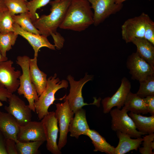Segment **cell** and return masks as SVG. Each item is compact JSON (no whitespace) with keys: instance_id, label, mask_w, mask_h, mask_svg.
Masks as SVG:
<instances>
[{"instance_id":"cell-1","label":"cell","mask_w":154,"mask_h":154,"mask_svg":"<svg viewBox=\"0 0 154 154\" xmlns=\"http://www.w3.org/2000/svg\"><path fill=\"white\" fill-rule=\"evenodd\" d=\"M94 13L87 0H71L61 29L81 32L93 24Z\"/></svg>"},{"instance_id":"cell-2","label":"cell","mask_w":154,"mask_h":154,"mask_svg":"<svg viewBox=\"0 0 154 154\" xmlns=\"http://www.w3.org/2000/svg\"><path fill=\"white\" fill-rule=\"evenodd\" d=\"M71 0L50 1L51 12L48 15H43L37 18L33 24L41 35L48 37L57 31L64 19Z\"/></svg>"},{"instance_id":"cell-3","label":"cell","mask_w":154,"mask_h":154,"mask_svg":"<svg viewBox=\"0 0 154 154\" xmlns=\"http://www.w3.org/2000/svg\"><path fill=\"white\" fill-rule=\"evenodd\" d=\"M56 73L47 79L45 89L35 102V112L40 120L42 119L48 113V109L56 99L55 94L59 89L66 88L68 86V81L65 80H60Z\"/></svg>"},{"instance_id":"cell-4","label":"cell","mask_w":154,"mask_h":154,"mask_svg":"<svg viewBox=\"0 0 154 154\" xmlns=\"http://www.w3.org/2000/svg\"><path fill=\"white\" fill-rule=\"evenodd\" d=\"M30 59L25 55L19 56L17 57L16 63L20 66L22 71V74L19 78L20 84L17 91L19 95H24L28 102L30 109L35 112L34 103L38 100L39 96L30 76Z\"/></svg>"},{"instance_id":"cell-5","label":"cell","mask_w":154,"mask_h":154,"mask_svg":"<svg viewBox=\"0 0 154 154\" xmlns=\"http://www.w3.org/2000/svg\"><path fill=\"white\" fill-rule=\"evenodd\" d=\"M93 76L85 74L84 77L76 81L71 75H68L67 78L70 84L69 93L65 97V100L68 102L70 108L74 113L78 110L85 106L90 104L99 105L101 99H97L96 98L93 103L88 104L84 103L82 96V90L84 85L88 82L91 80Z\"/></svg>"},{"instance_id":"cell-6","label":"cell","mask_w":154,"mask_h":154,"mask_svg":"<svg viewBox=\"0 0 154 154\" xmlns=\"http://www.w3.org/2000/svg\"><path fill=\"white\" fill-rule=\"evenodd\" d=\"M127 112L123 106L121 110L117 108L110 111L112 130L126 134L131 137L135 138L145 135L137 130L133 120L128 115Z\"/></svg>"},{"instance_id":"cell-7","label":"cell","mask_w":154,"mask_h":154,"mask_svg":"<svg viewBox=\"0 0 154 154\" xmlns=\"http://www.w3.org/2000/svg\"><path fill=\"white\" fill-rule=\"evenodd\" d=\"M64 101L63 103L56 104L55 112L59 127L60 135L57 145L60 151L66 144L69 124L74 114L70 108L68 101L67 100Z\"/></svg>"},{"instance_id":"cell-8","label":"cell","mask_w":154,"mask_h":154,"mask_svg":"<svg viewBox=\"0 0 154 154\" xmlns=\"http://www.w3.org/2000/svg\"><path fill=\"white\" fill-rule=\"evenodd\" d=\"M149 17L144 13L127 20L122 25V39L126 43L135 38L144 37L146 23Z\"/></svg>"},{"instance_id":"cell-9","label":"cell","mask_w":154,"mask_h":154,"mask_svg":"<svg viewBox=\"0 0 154 154\" xmlns=\"http://www.w3.org/2000/svg\"><path fill=\"white\" fill-rule=\"evenodd\" d=\"M94 11V25L96 26L103 22L110 15L119 11L123 4L116 3V0H87Z\"/></svg>"},{"instance_id":"cell-10","label":"cell","mask_w":154,"mask_h":154,"mask_svg":"<svg viewBox=\"0 0 154 154\" xmlns=\"http://www.w3.org/2000/svg\"><path fill=\"white\" fill-rule=\"evenodd\" d=\"M46 141L47 149L53 154H60L61 152L57 143L59 129L55 112H49L42 119Z\"/></svg>"},{"instance_id":"cell-11","label":"cell","mask_w":154,"mask_h":154,"mask_svg":"<svg viewBox=\"0 0 154 154\" xmlns=\"http://www.w3.org/2000/svg\"><path fill=\"white\" fill-rule=\"evenodd\" d=\"M8 101L9 105L5 106V109L15 118L20 126H24L31 121L32 110L29 105H26L18 96L13 94Z\"/></svg>"},{"instance_id":"cell-12","label":"cell","mask_w":154,"mask_h":154,"mask_svg":"<svg viewBox=\"0 0 154 154\" xmlns=\"http://www.w3.org/2000/svg\"><path fill=\"white\" fill-rule=\"evenodd\" d=\"M13 62L11 60L3 61L0 63V86L5 88L13 94L18 88L20 83L19 77L21 71L15 70L12 66Z\"/></svg>"},{"instance_id":"cell-13","label":"cell","mask_w":154,"mask_h":154,"mask_svg":"<svg viewBox=\"0 0 154 154\" xmlns=\"http://www.w3.org/2000/svg\"><path fill=\"white\" fill-rule=\"evenodd\" d=\"M126 65L133 80L139 82L154 74V67L141 57L136 52L132 53L128 57Z\"/></svg>"},{"instance_id":"cell-14","label":"cell","mask_w":154,"mask_h":154,"mask_svg":"<svg viewBox=\"0 0 154 154\" xmlns=\"http://www.w3.org/2000/svg\"><path fill=\"white\" fill-rule=\"evenodd\" d=\"M131 88L130 82L127 78L123 77L121 80L119 87L116 93L112 97H108L102 100V103L103 112L104 114L109 113L112 108L115 106L120 109L124 105Z\"/></svg>"},{"instance_id":"cell-15","label":"cell","mask_w":154,"mask_h":154,"mask_svg":"<svg viewBox=\"0 0 154 154\" xmlns=\"http://www.w3.org/2000/svg\"><path fill=\"white\" fill-rule=\"evenodd\" d=\"M17 140V141L23 142L46 141L44 129L41 121H31L24 126H20Z\"/></svg>"},{"instance_id":"cell-16","label":"cell","mask_w":154,"mask_h":154,"mask_svg":"<svg viewBox=\"0 0 154 154\" xmlns=\"http://www.w3.org/2000/svg\"><path fill=\"white\" fill-rule=\"evenodd\" d=\"M13 27L14 32L25 39L31 46L34 51V57H37L38 51L42 47H46L51 50H55L54 45L49 42L46 36L25 31L15 23H14Z\"/></svg>"},{"instance_id":"cell-17","label":"cell","mask_w":154,"mask_h":154,"mask_svg":"<svg viewBox=\"0 0 154 154\" xmlns=\"http://www.w3.org/2000/svg\"><path fill=\"white\" fill-rule=\"evenodd\" d=\"M70 123L68 131L70 136L78 139L81 135H87L90 129L87 121L85 110L82 108L74 113Z\"/></svg>"},{"instance_id":"cell-18","label":"cell","mask_w":154,"mask_h":154,"mask_svg":"<svg viewBox=\"0 0 154 154\" xmlns=\"http://www.w3.org/2000/svg\"><path fill=\"white\" fill-rule=\"evenodd\" d=\"M20 125L11 114L0 110V130L6 139H12L16 142Z\"/></svg>"},{"instance_id":"cell-19","label":"cell","mask_w":154,"mask_h":154,"mask_svg":"<svg viewBox=\"0 0 154 154\" xmlns=\"http://www.w3.org/2000/svg\"><path fill=\"white\" fill-rule=\"evenodd\" d=\"M37 60V57L30 59L29 73L32 82L39 96L45 89L47 79V75L39 69Z\"/></svg>"},{"instance_id":"cell-20","label":"cell","mask_w":154,"mask_h":154,"mask_svg":"<svg viewBox=\"0 0 154 154\" xmlns=\"http://www.w3.org/2000/svg\"><path fill=\"white\" fill-rule=\"evenodd\" d=\"M116 133L119 140L114 148V154H124L131 150L137 151L143 140L141 137L133 139L126 134L119 131H116Z\"/></svg>"},{"instance_id":"cell-21","label":"cell","mask_w":154,"mask_h":154,"mask_svg":"<svg viewBox=\"0 0 154 154\" xmlns=\"http://www.w3.org/2000/svg\"><path fill=\"white\" fill-rule=\"evenodd\" d=\"M131 42L136 46L138 54L154 67V45L144 37L134 38Z\"/></svg>"},{"instance_id":"cell-22","label":"cell","mask_w":154,"mask_h":154,"mask_svg":"<svg viewBox=\"0 0 154 154\" xmlns=\"http://www.w3.org/2000/svg\"><path fill=\"white\" fill-rule=\"evenodd\" d=\"M123 107L128 112L136 114H145L148 113L144 98L130 91L126 97Z\"/></svg>"},{"instance_id":"cell-23","label":"cell","mask_w":154,"mask_h":154,"mask_svg":"<svg viewBox=\"0 0 154 154\" xmlns=\"http://www.w3.org/2000/svg\"><path fill=\"white\" fill-rule=\"evenodd\" d=\"M129 116L133 120L137 130L145 135L154 132V115L146 117L130 112Z\"/></svg>"},{"instance_id":"cell-24","label":"cell","mask_w":154,"mask_h":154,"mask_svg":"<svg viewBox=\"0 0 154 154\" xmlns=\"http://www.w3.org/2000/svg\"><path fill=\"white\" fill-rule=\"evenodd\" d=\"M87 136L91 140L94 149V151H99L107 154H114L115 147L112 146L105 139L94 129H90Z\"/></svg>"},{"instance_id":"cell-25","label":"cell","mask_w":154,"mask_h":154,"mask_svg":"<svg viewBox=\"0 0 154 154\" xmlns=\"http://www.w3.org/2000/svg\"><path fill=\"white\" fill-rule=\"evenodd\" d=\"M12 17L14 23L18 25L23 30L36 34L41 35L39 31L33 25L29 12L15 15Z\"/></svg>"},{"instance_id":"cell-26","label":"cell","mask_w":154,"mask_h":154,"mask_svg":"<svg viewBox=\"0 0 154 154\" xmlns=\"http://www.w3.org/2000/svg\"><path fill=\"white\" fill-rule=\"evenodd\" d=\"M12 16L7 8L0 11V33L6 34L14 32Z\"/></svg>"},{"instance_id":"cell-27","label":"cell","mask_w":154,"mask_h":154,"mask_svg":"<svg viewBox=\"0 0 154 154\" xmlns=\"http://www.w3.org/2000/svg\"><path fill=\"white\" fill-rule=\"evenodd\" d=\"M44 142L36 141L27 142H16L18 154H37L39 153L38 149Z\"/></svg>"},{"instance_id":"cell-28","label":"cell","mask_w":154,"mask_h":154,"mask_svg":"<svg viewBox=\"0 0 154 154\" xmlns=\"http://www.w3.org/2000/svg\"><path fill=\"white\" fill-rule=\"evenodd\" d=\"M18 35L14 32L6 34L0 33V50L2 55L6 57V52L12 49L15 43Z\"/></svg>"},{"instance_id":"cell-29","label":"cell","mask_w":154,"mask_h":154,"mask_svg":"<svg viewBox=\"0 0 154 154\" xmlns=\"http://www.w3.org/2000/svg\"><path fill=\"white\" fill-rule=\"evenodd\" d=\"M139 89L136 93L141 98L154 95V74L148 76L144 80L139 82Z\"/></svg>"},{"instance_id":"cell-30","label":"cell","mask_w":154,"mask_h":154,"mask_svg":"<svg viewBox=\"0 0 154 154\" xmlns=\"http://www.w3.org/2000/svg\"><path fill=\"white\" fill-rule=\"evenodd\" d=\"M11 15L29 12L26 5L27 0H4Z\"/></svg>"},{"instance_id":"cell-31","label":"cell","mask_w":154,"mask_h":154,"mask_svg":"<svg viewBox=\"0 0 154 154\" xmlns=\"http://www.w3.org/2000/svg\"><path fill=\"white\" fill-rule=\"evenodd\" d=\"M50 0H31L26 5L32 21L34 22L39 17L36 13L37 9L46 5Z\"/></svg>"},{"instance_id":"cell-32","label":"cell","mask_w":154,"mask_h":154,"mask_svg":"<svg viewBox=\"0 0 154 154\" xmlns=\"http://www.w3.org/2000/svg\"><path fill=\"white\" fill-rule=\"evenodd\" d=\"M143 147H139V151L142 154H153L154 134L152 133L143 137Z\"/></svg>"},{"instance_id":"cell-33","label":"cell","mask_w":154,"mask_h":154,"mask_svg":"<svg viewBox=\"0 0 154 154\" xmlns=\"http://www.w3.org/2000/svg\"><path fill=\"white\" fill-rule=\"evenodd\" d=\"M144 38L154 45V22L150 17L145 24Z\"/></svg>"},{"instance_id":"cell-34","label":"cell","mask_w":154,"mask_h":154,"mask_svg":"<svg viewBox=\"0 0 154 154\" xmlns=\"http://www.w3.org/2000/svg\"><path fill=\"white\" fill-rule=\"evenodd\" d=\"M5 146L7 154H18L16 146V142L13 139H6Z\"/></svg>"},{"instance_id":"cell-35","label":"cell","mask_w":154,"mask_h":154,"mask_svg":"<svg viewBox=\"0 0 154 154\" xmlns=\"http://www.w3.org/2000/svg\"><path fill=\"white\" fill-rule=\"evenodd\" d=\"M54 40V45L57 50L61 49L63 47L64 42V39L60 34L56 32L52 34L51 35Z\"/></svg>"},{"instance_id":"cell-36","label":"cell","mask_w":154,"mask_h":154,"mask_svg":"<svg viewBox=\"0 0 154 154\" xmlns=\"http://www.w3.org/2000/svg\"><path fill=\"white\" fill-rule=\"evenodd\" d=\"M148 113L154 115V95L149 96L144 98Z\"/></svg>"},{"instance_id":"cell-37","label":"cell","mask_w":154,"mask_h":154,"mask_svg":"<svg viewBox=\"0 0 154 154\" xmlns=\"http://www.w3.org/2000/svg\"><path fill=\"white\" fill-rule=\"evenodd\" d=\"M12 94L9 93L5 88L0 86V101L7 102ZM2 105L3 104L0 101V106Z\"/></svg>"},{"instance_id":"cell-38","label":"cell","mask_w":154,"mask_h":154,"mask_svg":"<svg viewBox=\"0 0 154 154\" xmlns=\"http://www.w3.org/2000/svg\"><path fill=\"white\" fill-rule=\"evenodd\" d=\"M6 139L0 130V154H7L5 146Z\"/></svg>"},{"instance_id":"cell-39","label":"cell","mask_w":154,"mask_h":154,"mask_svg":"<svg viewBox=\"0 0 154 154\" xmlns=\"http://www.w3.org/2000/svg\"><path fill=\"white\" fill-rule=\"evenodd\" d=\"M6 8H7L5 4L4 0H1L0 1V11Z\"/></svg>"},{"instance_id":"cell-40","label":"cell","mask_w":154,"mask_h":154,"mask_svg":"<svg viewBox=\"0 0 154 154\" xmlns=\"http://www.w3.org/2000/svg\"><path fill=\"white\" fill-rule=\"evenodd\" d=\"M7 60H8L7 57H4L2 55L0 50V63Z\"/></svg>"},{"instance_id":"cell-41","label":"cell","mask_w":154,"mask_h":154,"mask_svg":"<svg viewBox=\"0 0 154 154\" xmlns=\"http://www.w3.org/2000/svg\"><path fill=\"white\" fill-rule=\"evenodd\" d=\"M127 0H116V3L117 4H121L122 3L125 1ZM150 1L151 0H149Z\"/></svg>"},{"instance_id":"cell-42","label":"cell","mask_w":154,"mask_h":154,"mask_svg":"<svg viewBox=\"0 0 154 154\" xmlns=\"http://www.w3.org/2000/svg\"><path fill=\"white\" fill-rule=\"evenodd\" d=\"M54 0L56 1H62V0Z\"/></svg>"},{"instance_id":"cell-43","label":"cell","mask_w":154,"mask_h":154,"mask_svg":"<svg viewBox=\"0 0 154 154\" xmlns=\"http://www.w3.org/2000/svg\"></svg>"},{"instance_id":"cell-44","label":"cell","mask_w":154,"mask_h":154,"mask_svg":"<svg viewBox=\"0 0 154 154\" xmlns=\"http://www.w3.org/2000/svg\"></svg>"}]
</instances>
